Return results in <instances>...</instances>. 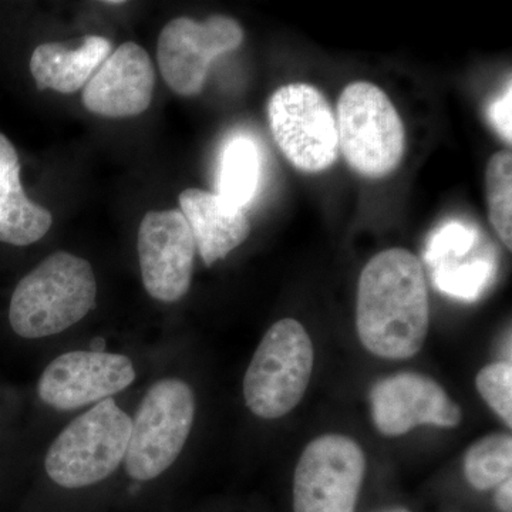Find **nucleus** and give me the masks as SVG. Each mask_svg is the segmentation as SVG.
<instances>
[{"mask_svg":"<svg viewBox=\"0 0 512 512\" xmlns=\"http://www.w3.org/2000/svg\"><path fill=\"white\" fill-rule=\"evenodd\" d=\"M429 322V292L419 258L403 248L373 256L357 285L356 329L362 345L383 359H410L423 348Z\"/></svg>","mask_w":512,"mask_h":512,"instance_id":"1","label":"nucleus"},{"mask_svg":"<svg viewBox=\"0 0 512 512\" xmlns=\"http://www.w3.org/2000/svg\"><path fill=\"white\" fill-rule=\"evenodd\" d=\"M96 295L92 265L69 252H55L16 286L10 299V326L26 339L57 335L86 318Z\"/></svg>","mask_w":512,"mask_h":512,"instance_id":"2","label":"nucleus"},{"mask_svg":"<svg viewBox=\"0 0 512 512\" xmlns=\"http://www.w3.org/2000/svg\"><path fill=\"white\" fill-rule=\"evenodd\" d=\"M339 151L366 178L392 174L406 151L402 117L386 93L369 82L350 83L336 107Z\"/></svg>","mask_w":512,"mask_h":512,"instance_id":"3","label":"nucleus"},{"mask_svg":"<svg viewBox=\"0 0 512 512\" xmlns=\"http://www.w3.org/2000/svg\"><path fill=\"white\" fill-rule=\"evenodd\" d=\"M131 417L106 399L74 419L46 454L47 476L63 488H83L109 478L126 457Z\"/></svg>","mask_w":512,"mask_h":512,"instance_id":"4","label":"nucleus"},{"mask_svg":"<svg viewBox=\"0 0 512 512\" xmlns=\"http://www.w3.org/2000/svg\"><path fill=\"white\" fill-rule=\"evenodd\" d=\"M311 336L295 319H282L265 333L244 377L248 409L261 419L292 412L311 382Z\"/></svg>","mask_w":512,"mask_h":512,"instance_id":"5","label":"nucleus"},{"mask_svg":"<svg viewBox=\"0 0 512 512\" xmlns=\"http://www.w3.org/2000/svg\"><path fill=\"white\" fill-rule=\"evenodd\" d=\"M194 417L195 397L187 383L180 379L154 383L131 419L124 457L128 476L150 481L173 466L187 443Z\"/></svg>","mask_w":512,"mask_h":512,"instance_id":"6","label":"nucleus"},{"mask_svg":"<svg viewBox=\"0 0 512 512\" xmlns=\"http://www.w3.org/2000/svg\"><path fill=\"white\" fill-rule=\"evenodd\" d=\"M268 120L276 146L296 170L322 173L338 160L335 111L312 84L279 87L269 99Z\"/></svg>","mask_w":512,"mask_h":512,"instance_id":"7","label":"nucleus"},{"mask_svg":"<svg viewBox=\"0 0 512 512\" xmlns=\"http://www.w3.org/2000/svg\"><path fill=\"white\" fill-rule=\"evenodd\" d=\"M366 457L355 440L326 434L308 444L293 477V511L355 512Z\"/></svg>","mask_w":512,"mask_h":512,"instance_id":"8","label":"nucleus"},{"mask_svg":"<svg viewBox=\"0 0 512 512\" xmlns=\"http://www.w3.org/2000/svg\"><path fill=\"white\" fill-rule=\"evenodd\" d=\"M242 42L244 30L227 16H211L204 22L174 19L158 37V66L171 90L181 96H195L204 87L211 63L238 49Z\"/></svg>","mask_w":512,"mask_h":512,"instance_id":"9","label":"nucleus"},{"mask_svg":"<svg viewBox=\"0 0 512 512\" xmlns=\"http://www.w3.org/2000/svg\"><path fill=\"white\" fill-rule=\"evenodd\" d=\"M195 247L181 211H151L138 229V259L144 288L151 298L180 301L191 285Z\"/></svg>","mask_w":512,"mask_h":512,"instance_id":"10","label":"nucleus"},{"mask_svg":"<svg viewBox=\"0 0 512 512\" xmlns=\"http://www.w3.org/2000/svg\"><path fill=\"white\" fill-rule=\"evenodd\" d=\"M136 380L127 356L74 350L56 357L40 377V399L60 412L80 409L123 392Z\"/></svg>","mask_w":512,"mask_h":512,"instance_id":"11","label":"nucleus"},{"mask_svg":"<svg viewBox=\"0 0 512 512\" xmlns=\"http://www.w3.org/2000/svg\"><path fill=\"white\" fill-rule=\"evenodd\" d=\"M370 409L377 430L384 436L409 433L423 424L456 427L461 410L446 390L419 373H397L372 387Z\"/></svg>","mask_w":512,"mask_h":512,"instance_id":"12","label":"nucleus"},{"mask_svg":"<svg viewBox=\"0 0 512 512\" xmlns=\"http://www.w3.org/2000/svg\"><path fill=\"white\" fill-rule=\"evenodd\" d=\"M153 63L143 47L123 43L84 87L83 104L99 116L120 119L144 113L153 100Z\"/></svg>","mask_w":512,"mask_h":512,"instance_id":"13","label":"nucleus"},{"mask_svg":"<svg viewBox=\"0 0 512 512\" xmlns=\"http://www.w3.org/2000/svg\"><path fill=\"white\" fill-rule=\"evenodd\" d=\"M180 207L190 225L195 247L207 266L224 259L251 232L244 210L227 204L214 192L185 190L180 195Z\"/></svg>","mask_w":512,"mask_h":512,"instance_id":"14","label":"nucleus"},{"mask_svg":"<svg viewBox=\"0 0 512 512\" xmlns=\"http://www.w3.org/2000/svg\"><path fill=\"white\" fill-rule=\"evenodd\" d=\"M111 55V43L100 36H86L77 49L60 43H43L30 59V73L40 90L70 94L89 83Z\"/></svg>","mask_w":512,"mask_h":512,"instance_id":"15","label":"nucleus"},{"mask_svg":"<svg viewBox=\"0 0 512 512\" xmlns=\"http://www.w3.org/2000/svg\"><path fill=\"white\" fill-rule=\"evenodd\" d=\"M52 215L26 197L20 183V165L0 178V242L26 247L52 227Z\"/></svg>","mask_w":512,"mask_h":512,"instance_id":"16","label":"nucleus"},{"mask_svg":"<svg viewBox=\"0 0 512 512\" xmlns=\"http://www.w3.org/2000/svg\"><path fill=\"white\" fill-rule=\"evenodd\" d=\"M261 177L258 146L248 137L229 141L221 156L218 192L222 200L234 207H247L254 200Z\"/></svg>","mask_w":512,"mask_h":512,"instance_id":"17","label":"nucleus"},{"mask_svg":"<svg viewBox=\"0 0 512 512\" xmlns=\"http://www.w3.org/2000/svg\"><path fill=\"white\" fill-rule=\"evenodd\" d=\"M512 439L510 434H490L468 448L464 474L476 490L498 487L511 478Z\"/></svg>","mask_w":512,"mask_h":512,"instance_id":"18","label":"nucleus"},{"mask_svg":"<svg viewBox=\"0 0 512 512\" xmlns=\"http://www.w3.org/2000/svg\"><path fill=\"white\" fill-rule=\"evenodd\" d=\"M488 217L508 251L512 249V154L500 151L490 158L485 170Z\"/></svg>","mask_w":512,"mask_h":512,"instance_id":"19","label":"nucleus"},{"mask_svg":"<svg viewBox=\"0 0 512 512\" xmlns=\"http://www.w3.org/2000/svg\"><path fill=\"white\" fill-rule=\"evenodd\" d=\"M493 256L474 261H461L456 264L437 266L433 269L434 286L440 292L464 301H476L495 278Z\"/></svg>","mask_w":512,"mask_h":512,"instance_id":"20","label":"nucleus"},{"mask_svg":"<svg viewBox=\"0 0 512 512\" xmlns=\"http://www.w3.org/2000/svg\"><path fill=\"white\" fill-rule=\"evenodd\" d=\"M476 244L477 235L473 229L458 222H450L434 232L424 256L431 268H437L466 258Z\"/></svg>","mask_w":512,"mask_h":512,"instance_id":"21","label":"nucleus"},{"mask_svg":"<svg viewBox=\"0 0 512 512\" xmlns=\"http://www.w3.org/2000/svg\"><path fill=\"white\" fill-rule=\"evenodd\" d=\"M477 389L488 406L512 427V365L511 362L491 363L480 370Z\"/></svg>","mask_w":512,"mask_h":512,"instance_id":"22","label":"nucleus"},{"mask_svg":"<svg viewBox=\"0 0 512 512\" xmlns=\"http://www.w3.org/2000/svg\"><path fill=\"white\" fill-rule=\"evenodd\" d=\"M508 87H505L503 94L493 101L490 109H488V117H490L491 124H493L497 133L511 144L512 141V128H511V111H512V86L508 82Z\"/></svg>","mask_w":512,"mask_h":512,"instance_id":"23","label":"nucleus"},{"mask_svg":"<svg viewBox=\"0 0 512 512\" xmlns=\"http://www.w3.org/2000/svg\"><path fill=\"white\" fill-rule=\"evenodd\" d=\"M19 157L8 141L0 140V178L19 167Z\"/></svg>","mask_w":512,"mask_h":512,"instance_id":"24","label":"nucleus"},{"mask_svg":"<svg viewBox=\"0 0 512 512\" xmlns=\"http://www.w3.org/2000/svg\"><path fill=\"white\" fill-rule=\"evenodd\" d=\"M495 503L503 512H512V480L508 478L504 483L498 485L497 494H495Z\"/></svg>","mask_w":512,"mask_h":512,"instance_id":"25","label":"nucleus"},{"mask_svg":"<svg viewBox=\"0 0 512 512\" xmlns=\"http://www.w3.org/2000/svg\"><path fill=\"white\" fill-rule=\"evenodd\" d=\"M90 349H92V352H104V349H106V340L103 338H94L92 343H90Z\"/></svg>","mask_w":512,"mask_h":512,"instance_id":"26","label":"nucleus"},{"mask_svg":"<svg viewBox=\"0 0 512 512\" xmlns=\"http://www.w3.org/2000/svg\"><path fill=\"white\" fill-rule=\"evenodd\" d=\"M377 512H410L409 510H406V508H387V510L377 511Z\"/></svg>","mask_w":512,"mask_h":512,"instance_id":"27","label":"nucleus"},{"mask_svg":"<svg viewBox=\"0 0 512 512\" xmlns=\"http://www.w3.org/2000/svg\"><path fill=\"white\" fill-rule=\"evenodd\" d=\"M121 3L124 2H120V0H114V2H106V5H121Z\"/></svg>","mask_w":512,"mask_h":512,"instance_id":"28","label":"nucleus"}]
</instances>
